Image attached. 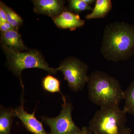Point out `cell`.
Masks as SVG:
<instances>
[{
    "label": "cell",
    "mask_w": 134,
    "mask_h": 134,
    "mask_svg": "<svg viewBox=\"0 0 134 134\" xmlns=\"http://www.w3.org/2000/svg\"><path fill=\"white\" fill-rule=\"evenodd\" d=\"M23 92L21 98V105L15 109H13L14 117L18 118L21 121L23 125L28 132L33 134H50L47 133L44 129L42 122L37 119L35 116L36 109L33 113H29L24 109V100Z\"/></svg>",
    "instance_id": "7"
},
{
    "label": "cell",
    "mask_w": 134,
    "mask_h": 134,
    "mask_svg": "<svg viewBox=\"0 0 134 134\" xmlns=\"http://www.w3.org/2000/svg\"><path fill=\"white\" fill-rule=\"evenodd\" d=\"M14 30L15 29L8 21L0 24V30L1 33H4Z\"/></svg>",
    "instance_id": "17"
},
{
    "label": "cell",
    "mask_w": 134,
    "mask_h": 134,
    "mask_svg": "<svg viewBox=\"0 0 134 134\" xmlns=\"http://www.w3.org/2000/svg\"><path fill=\"white\" fill-rule=\"evenodd\" d=\"M1 47L7 57L9 69L19 78L23 89H24L22 76L24 70L40 69L52 75L55 74L59 71L58 68H53L49 66L44 56L38 50L33 49L22 52L11 50L2 44Z\"/></svg>",
    "instance_id": "3"
},
{
    "label": "cell",
    "mask_w": 134,
    "mask_h": 134,
    "mask_svg": "<svg viewBox=\"0 0 134 134\" xmlns=\"http://www.w3.org/2000/svg\"><path fill=\"white\" fill-rule=\"evenodd\" d=\"M34 11L37 14L46 15L54 18L68 10L65 1L61 0H35Z\"/></svg>",
    "instance_id": "8"
},
{
    "label": "cell",
    "mask_w": 134,
    "mask_h": 134,
    "mask_svg": "<svg viewBox=\"0 0 134 134\" xmlns=\"http://www.w3.org/2000/svg\"><path fill=\"white\" fill-rule=\"evenodd\" d=\"M87 83L89 99L100 108L119 107L124 100V91L119 82L107 73L99 70L92 72Z\"/></svg>",
    "instance_id": "2"
},
{
    "label": "cell",
    "mask_w": 134,
    "mask_h": 134,
    "mask_svg": "<svg viewBox=\"0 0 134 134\" xmlns=\"http://www.w3.org/2000/svg\"><path fill=\"white\" fill-rule=\"evenodd\" d=\"M0 7L4 10L7 15V21L16 30L21 26L23 20L20 15L12 9L7 6L2 1L0 2Z\"/></svg>",
    "instance_id": "14"
},
{
    "label": "cell",
    "mask_w": 134,
    "mask_h": 134,
    "mask_svg": "<svg viewBox=\"0 0 134 134\" xmlns=\"http://www.w3.org/2000/svg\"><path fill=\"white\" fill-rule=\"evenodd\" d=\"M125 105L123 110L134 116V80L124 91Z\"/></svg>",
    "instance_id": "15"
},
{
    "label": "cell",
    "mask_w": 134,
    "mask_h": 134,
    "mask_svg": "<svg viewBox=\"0 0 134 134\" xmlns=\"http://www.w3.org/2000/svg\"><path fill=\"white\" fill-rule=\"evenodd\" d=\"M83 1L86 3L90 5L93 4L94 3L96 2V1H95V0H83Z\"/></svg>",
    "instance_id": "21"
},
{
    "label": "cell",
    "mask_w": 134,
    "mask_h": 134,
    "mask_svg": "<svg viewBox=\"0 0 134 134\" xmlns=\"http://www.w3.org/2000/svg\"><path fill=\"white\" fill-rule=\"evenodd\" d=\"M7 22V15L4 10L0 7V24Z\"/></svg>",
    "instance_id": "18"
},
{
    "label": "cell",
    "mask_w": 134,
    "mask_h": 134,
    "mask_svg": "<svg viewBox=\"0 0 134 134\" xmlns=\"http://www.w3.org/2000/svg\"><path fill=\"white\" fill-rule=\"evenodd\" d=\"M1 34V43L8 48L18 52L28 50L21 35L16 30H12Z\"/></svg>",
    "instance_id": "10"
},
{
    "label": "cell",
    "mask_w": 134,
    "mask_h": 134,
    "mask_svg": "<svg viewBox=\"0 0 134 134\" xmlns=\"http://www.w3.org/2000/svg\"><path fill=\"white\" fill-rule=\"evenodd\" d=\"M100 52L108 61H126L134 55V25L115 22L106 25Z\"/></svg>",
    "instance_id": "1"
},
{
    "label": "cell",
    "mask_w": 134,
    "mask_h": 134,
    "mask_svg": "<svg viewBox=\"0 0 134 134\" xmlns=\"http://www.w3.org/2000/svg\"><path fill=\"white\" fill-rule=\"evenodd\" d=\"M131 132L132 131L131 129L129 128L126 127V128L122 132L119 134H131Z\"/></svg>",
    "instance_id": "20"
},
{
    "label": "cell",
    "mask_w": 134,
    "mask_h": 134,
    "mask_svg": "<svg viewBox=\"0 0 134 134\" xmlns=\"http://www.w3.org/2000/svg\"><path fill=\"white\" fill-rule=\"evenodd\" d=\"M113 8L111 0H96L93 10L85 16L87 20L103 18L106 16Z\"/></svg>",
    "instance_id": "11"
},
{
    "label": "cell",
    "mask_w": 134,
    "mask_h": 134,
    "mask_svg": "<svg viewBox=\"0 0 134 134\" xmlns=\"http://www.w3.org/2000/svg\"><path fill=\"white\" fill-rule=\"evenodd\" d=\"M73 110L72 104L66 100L63 101L62 109L58 116L41 118L42 121L50 128V134H75L81 130L72 119Z\"/></svg>",
    "instance_id": "6"
},
{
    "label": "cell",
    "mask_w": 134,
    "mask_h": 134,
    "mask_svg": "<svg viewBox=\"0 0 134 134\" xmlns=\"http://www.w3.org/2000/svg\"><path fill=\"white\" fill-rule=\"evenodd\" d=\"M52 19L58 28L69 29L71 31L82 27L85 23V21L81 19L78 14H75L68 10Z\"/></svg>",
    "instance_id": "9"
},
{
    "label": "cell",
    "mask_w": 134,
    "mask_h": 134,
    "mask_svg": "<svg viewBox=\"0 0 134 134\" xmlns=\"http://www.w3.org/2000/svg\"><path fill=\"white\" fill-rule=\"evenodd\" d=\"M75 134H93L89 129L88 127L84 126L79 132Z\"/></svg>",
    "instance_id": "19"
},
{
    "label": "cell",
    "mask_w": 134,
    "mask_h": 134,
    "mask_svg": "<svg viewBox=\"0 0 134 134\" xmlns=\"http://www.w3.org/2000/svg\"><path fill=\"white\" fill-rule=\"evenodd\" d=\"M127 113L119 107H102L89 123V129L93 134H119L126 128Z\"/></svg>",
    "instance_id": "4"
},
{
    "label": "cell",
    "mask_w": 134,
    "mask_h": 134,
    "mask_svg": "<svg viewBox=\"0 0 134 134\" xmlns=\"http://www.w3.org/2000/svg\"><path fill=\"white\" fill-rule=\"evenodd\" d=\"M61 82L56 77L49 74L42 80V85L45 91L51 93L59 92L61 94L63 100H66L65 96L60 91Z\"/></svg>",
    "instance_id": "13"
},
{
    "label": "cell",
    "mask_w": 134,
    "mask_h": 134,
    "mask_svg": "<svg viewBox=\"0 0 134 134\" xmlns=\"http://www.w3.org/2000/svg\"><path fill=\"white\" fill-rule=\"evenodd\" d=\"M69 9L70 12L78 14L85 10L92 11L93 8L86 3L83 0H70L68 1Z\"/></svg>",
    "instance_id": "16"
},
{
    "label": "cell",
    "mask_w": 134,
    "mask_h": 134,
    "mask_svg": "<svg viewBox=\"0 0 134 134\" xmlns=\"http://www.w3.org/2000/svg\"><path fill=\"white\" fill-rule=\"evenodd\" d=\"M13 109L1 106L0 110V134H11L13 119Z\"/></svg>",
    "instance_id": "12"
},
{
    "label": "cell",
    "mask_w": 134,
    "mask_h": 134,
    "mask_svg": "<svg viewBox=\"0 0 134 134\" xmlns=\"http://www.w3.org/2000/svg\"><path fill=\"white\" fill-rule=\"evenodd\" d=\"M68 85L72 91L77 92L83 89L88 82V67L85 63L75 57L65 59L59 67Z\"/></svg>",
    "instance_id": "5"
}]
</instances>
